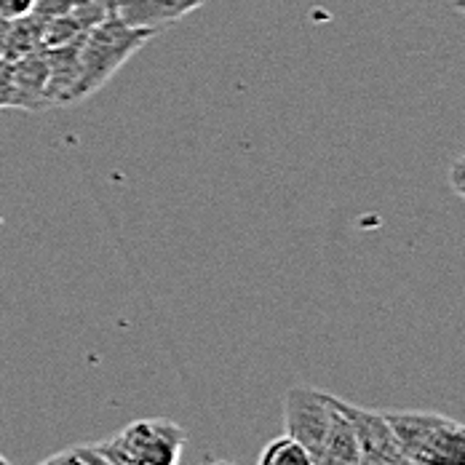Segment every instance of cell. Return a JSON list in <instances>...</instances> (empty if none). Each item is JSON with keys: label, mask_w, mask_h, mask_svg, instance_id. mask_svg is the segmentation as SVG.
<instances>
[{"label": "cell", "mask_w": 465, "mask_h": 465, "mask_svg": "<svg viewBox=\"0 0 465 465\" xmlns=\"http://www.w3.org/2000/svg\"><path fill=\"white\" fill-rule=\"evenodd\" d=\"M153 35H155L153 30L132 27L121 22L115 14L92 27L78 46V84H75L73 99L84 102L102 86H107L118 75V70L140 48H144Z\"/></svg>", "instance_id": "cell-1"}, {"label": "cell", "mask_w": 465, "mask_h": 465, "mask_svg": "<svg viewBox=\"0 0 465 465\" xmlns=\"http://www.w3.org/2000/svg\"><path fill=\"white\" fill-rule=\"evenodd\" d=\"M385 420L415 465H465L463 422L441 412H385Z\"/></svg>", "instance_id": "cell-2"}, {"label": "cell", "mask_w": 465, "mask_h": 465, "mask_svg": "<svg viewBox=\"0 0 465 465\" xmlns=\"http://www.w3.org/2000/svg\"><path fill=\"white\" fill-rule=\"evenodd\" d=\"M183 425L166 418L134 420L115 439L96 444L110 463L124 465H177L185 450Z\"/></svg>", "instance_id": "cell-3"}, {"label": "cell", "mask_w": 465, "mask_h": 465, "mask_svg": "<svg viewBox=\"0 0 465 465\" xmlns=\"http://www.w3.org/2000/svg\"><path fill=\"white\" fill-rule=\"evenodd\" d=\"M331 415H334L331 393L316 391V388H289L283 396L286 436L300 441L313 455V460L322 452Z\"/></svg>", "instance_id": "cell-4"}, {"label": "cell", "mask_w": 465, "mask_h": 465, "mask_svg": "<svg viewBox=\"0 0 465 465\" xmlns=\"http://www.w3.org/2000/svg\"><path fill=\"white\" fill-rule=\"evenodd\" d=\"M337 404L348 415L353 430H356L361 465H415L399 447V441L385 420V412H372V410L348 404L342 399H337Z\"/></svg>", "instance_id": "cell-5"}, {"label": "cell", "mask_w": 465, "mask_h": 465, "mask_svg": "<svg viewBox=\"0 0 465 465\" xmlns=\"http://www.w3.org/2000/svg\"><path fill=\"white\" fill-rule=\"evenodd\" d=\"M209 0H115V16L132 27L153 30L155 35L190 16Z\"/></svg>", "instance_id": "cell-6"}, {"label": "cell", "mask_w": 465, "mask_h": 465, "mask_svg": "<svg viewBox=\"0 0 465 465\" xmlns=\"http://www.w3.org/2000/svg\"><path fill=\"white\" fill-rule=\"evenodd\" d=\"M11 75H14V110L22 113L48 110V62L44 48L11 59Z\"/></svg>", "instance_id": "cell-7"}, {"label": "cell", "mask_w": 465, "mask_h": 465, "mask_svg": "<svg viewBox=\"0 0 465 465\" xmlns=\"http://www.w3.org/2000/svg\"><path fill=\"white\" fill-rule=\"evenodd\" d=\"M331 404H334V415H331V422H329V433H326L324 444H322L316 465H361L356 430H353L348 415L340 410L337 396H331Z\"/></svg>", "instance_id": "cell-8"}, {"label": "cell", "mask_w": 465, "mask_h": 465, "mask_svg": "<svg viewBox=\"0 0 465 465\" xmlns=\"http://www.w3.org/2000/svg\"><path fill=\"white\" fill-rule=\"evenodd\" d=\"M257 465H316V460L300 441L283 433L262 450Z\"/></svg>", "instance_id": "cell-9"}, {"label": "cell", "mask_w": 465, "mask_h": 465, "mask_svg": "<svg viewBox=\"0 0 465 465\" xmlns=\"http://www.w3.org/2000/svg\"><path fill=\"white\" fill-rule=\"evenodd\" d=\"M46 465H113L110 458L102 455L99 447H75L62 455H54Z\"/></svg>", "instance_id": "cell-10"}, {"label": "cell", "mask_w": 465, "mask_h": 465, "mask_svg": "<svg viewBox=\"0 0 465 465\" xmlns=\"http://www.w3.org/2000/svg\"><path fill=\"white\" fill-rule=\"evenodd\" d=\"M0 110H14V75L8 59H0Z\"/></svg>", "instance_id": "cell-11"}, {"label": "cell", "mask_w": 465, "mask_h": 465, "mask_svg": "<svg viewBox=\"0 0 465 465\" xmlns=\"http://www.w3.org/2000/svg\"><path fill=\"white\" fill-rule=\"evenodd\" d=\"M33 8H35V0H0V16L8 22L27 16Z\"/></svg>", "instance_id": "cell-12"}, {"label": "cell", "mask_w": 465, "mask_h": 465, "mask_svg": "<svg viewBox=\"0 0 465 465\" xmlns=\"http://www.w3.org/2000/svg\"><path fill=\"white\" fill-rule=\"evenodd\" d=\"M463 158H458L455 163H452V174H450V180H452V187H455V195L458 198H463Z\"/></svg>", "instance_id": "cell-13"}, {"label": "cell", "mask_w": 465, "mask_h": 465, "mask_svg": "<svg viewBox=\"0 0 465 465\" xmlns=\"http://www.w3.org/2000/svg\"><path fill=\"white\" fill-rule=\"evenodd\" d=\"M8 33H11V22L0 16V59L5 56V46H8Z\"/></svg>", "instance_id": "cell-14"}, {"label": "cell", "mask_w": 465, "mask_h": 465, "mask_svg": "<svg viewBox=\"0 0 465 465\" xmlns=\"http://www.w3.org/2000/svg\"><path fill=\"white\" fill-rule=\"evenodd\" d=\"M455 8H458V11H463V0H455Z\"/></svg>", "instance_id": "cell-15"}, {"label": "cell", "mask_w": 465, "mask_h": 465, "mask_svg": "<svg viewBox=\"0 0 465 465\" xmlns=\"http://www.w3.org/2000/svg\"><path fill=\"white\" fill-rule=\"evenodd\" d=\"M212 465H232V463H225V460H217V463H212Z\"/></svg>", "instance_id": "cell-16"}, {"label": "cell", "mask_w": 465, "mask_h": 465, "mask_svg": "<svg viewBox=\"0 0 465 465\" xmlns=\"http://www.w3.org/2000/svg\"><path fill=\"white\" fill-rule=\"evenodd\" d=\"M0 465H8V463H5V460H3V458H0Z\"/></svg>", "instance_id": "cell-17"}]
</instances>
